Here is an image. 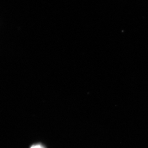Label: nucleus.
I'll return each instance as SVG.
<instances>
[{
	"label": "nucleus",
	"mask_w": 148,
	"mask_h": 148,
	"mask_svg": "<svg viewBox=\"0 0 148 148\" xmlns=\"http://www.w3.org/2000/svg\"><path fill=\"white\" fill-rule=\"evenodd\" d=\"M30 148H44V147L41 144H38L32 145Z\"/></svg>",
	"instance_id": "nucleus-1"
}]
</instances>
